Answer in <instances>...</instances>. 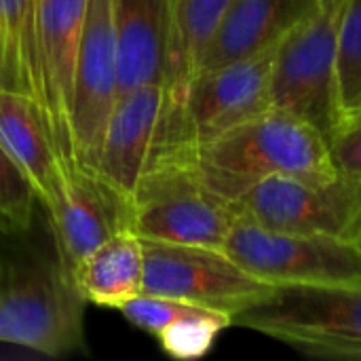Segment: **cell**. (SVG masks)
I'll return each mask as SVG.
<instances>
[{
    "label": "cell",
    "mask_w": 361,
    "mask_h": 361,
    "mask_svg": "<svg viewBox=\"0 0 361 361\" xmlns=\"http://www.w3.org/2000/svg\"><path fill=\"white\" fill-rule=\"evenodd\" d=\"M336 78L343 116L361 110V0H343L338 8Z\"/></svg>",
    "instance_id": "21"
},
{
    "label": "cell",
    "mask_w": 361,
    "mask_h": 361,
    "mask_svg": "<svg viewBox=\"0 0 361 361\" xmlns=\"http://www.w3.org/2000/svg\"><path fill=\"white\" fill-rule=\"evenodd\" d=\"M85 11L87 0H36L40 114L55 154L74 163L72 104Z\"/></svg>",
    "instance_id": "10"
},
{
    "label": "cell",
    "mask_w": 361,
    "mask_h": 361,
    "mask_svg": "<svg viewBox=\"0 0 361 361\" xmlns=\"http://www.w3.org/2000/svg\"><path fill=\"white\" fill-rule=\"evenodd\" d=\"M38 197L19 167L0 148V233L25 235L34 220Z\"/></svg>",
    "instance_id": "22"
},
{
    "label": "cell",
    "mask_w": 361,
    "mask_h": 361,
    "mask_svg": "<svg viewBox=\"0 0 361 361\" xmlns=\"http://www.w3.org/2000/svg\"><path fill=\"white\" fill-rule=\"evenodd\" d=\"M222 250L273 286H361V245L355 239L269 231L235 214Z\"/></svg>",
    "instance_id": "6"
},
{
    "label": "cell",
    "mask_w": 361,
    "mask_h": 361,
    "mask_svg": "<svg viewBox=\"0 0 361 361\" xmlns=\"http://www.w3.org/2000/svg\"><path fill=\"white\" fill-rule=\"evenodd\" d=\"M44 212L51 222L57 260L68 273L108 237L129 228V205L93 169L74 161L59 159Z\"/></svg>",
    "instance_id": "12"
},
{
    "label": "cell",
    "mask_w": 361,
    "mask_h": 361,
    "mask_svg": "<svg viewBox=\"0 0 361 361\" xmlns=\"http://www.w3.org/2000/svg\"><path fill=\"white\" fill-rule=\"evenodd\" d=\"M328 148L338 173L361 180V110L341 118L328 140Z\"/></svg>",
    "instance_id": "23"
},
{
    "label": "cell",
    "mask_w": 361,
    "mask_h": 361,
    "mask_svg": "<svg viewBox=\"0 0 361 361\" xmlns=\"http://www.w3.org/2000/svg\"><path fill=\"white\" fill-rule=\"evenodd\" d=\"M118 93L165 82L167 17L163 0H114Z\"/></svg>",
    "instance_id": "15"
},
{
    "label": "cell",
    "mask_w": 361,
    "mask_h": 361,
    "mask_svg": "<svg viewBox=\"0 0 361 361\" xmlns=\"http://www.w3.org/2000/svg\"><path fill=\"white\" fill-rule=\"evenodd\" d=\"M171 4H173V0H163V6H165V17H167V13H169Z\"/></svg>",
    "instance_id": "25"
},
{
    "label": "cell",
    "mask_w": 361,
    "mask_h": 361,
    "mask_svg": "<svg viewBox=\"0 0 361 361\" xmlns=\"http://www.w3.org/2000/svg\"><path fill=\"white\" fill-rule=\"evenodd\" d=\"M169 89L165 82L118 93L89 169L127 205L159 150Z\"/></svg>",
    "instance_id": "11"
},
{
    "label": "cell",
    "mask_w": 361,
    "mask_h": 361,
    "mask_svg": "<svg viewBox=\"0 0 361 361\" xmlns=\"http://www.w3.org/2000/svg\"><path fill=\"white\" fill-rule=\"evenodd\" d=\"M233 0H173L167 13L169 93H178L197 74L201 57Z\"/></svg>",
    "instance_id": "18"
},
{
    "label": "cell",
    "mask_w": 361,
    "mask_h": 361,
    "mask_svg": "<svg viewBox=\"0 0 361 361\" xmlns=\"http://www.w3.org/2000/svg\"><path fill=\"white\" fill-rule=\"evenodd\" d=\"M233 326L332 360H361V286H275Z\"/></svg>",
    "instance_id": "5"
},
{
    "label": "cell",
    "mask_w": 361,
    "mask_h": 361,
    "mask_svg": "<svg viewBox=\"0 0 361 361\" xmlns=\"http://www.w3.org/2000/svg\"><path fill=\"white\" fill-rule=\"evenodd\" d=\"M319 8V0H233L197 72L214 70L277 47L300 21Z\"/></svg>",
    "instance_id": "14"
},
{
    "label": "cell",
    "mask_w": 361,
    "mask_h": 361,
    "mask_svg": "<svg viewBox=\"0 0 361 361\" xmlns=\"http://www.w3.org/2000/svg\"><path fill=\"white\" fill-rule=\"evenodd\" d=\"M235 207L201 180L190 154H159L129 203V228L142 241L222 250Z\"/></svg>",
    "instance_id": "2"
},
{
    "label": "cell",
    "mask_w": 361,
    "mask_h": 361,
    "mask_svg": "<svg viewBox=\"0 0 361 361\" xmlns=\"http://www.w3.org/2000/svg\"><path fill=\"white\" fill-rule=\"evenodd\" d=\"M231 326H233L231 315L199 305H190L154 338L159 341L161 349L169 357L192 361L205 357L216 345L218 336Z\"/></svg>",
    "instance_id": "20"
},
{
    "label": "cell",
    "mask_w": 361,
    "mask_h": 361,
    "mask_svg": "<svg viewBox=\"0 0 361 361\" xmlns=\"http://www.w3.org/2000/svg\"><path fill=\"white\" fill-rule=\"evenodd\" d=\"M0 148L27 178L44 207L55 186L59 157L32 97L0 89Z\"/></svg>",
    "instance_id": "17"
},
{
    "label": "cell",
    "mask_w": 361,
    "mask_h": 361,
    "mask_svg": "<svg viewBox=\"0 0 361 361\" xmlns=\"http://www.w3.org/2000/svg\"><path fill=\"white\" fill-rule=\"evenodd\" d=\"M85 305L72 275L57 262H2L0 343L63 357L85 343Z\"/></svg>",
    "instance_id": "4"
},
{
    "label": "cell",
    "mask_w": 361,
    "mask_h": 361,
    "mask_svg": "<svg viewBox=\"0 0 361 361\" xmlns=\"http://www.w3.org/2000/svg\"><path fill=\"white\" fill-rule=\"evenodd\" d=\"M0 89L32 97L40 110L36 0H0Z\"/></svg>",
    "instance_id": "19"
},
{
    "label": "cell",
    "mask_w": 361,
    "mask_h": 361,
    "mask_svg": "<svg viewBox=\"0 0 361 361\" xmlns=\"http://www.w3.org/2000/svg\"><path fill=\"white\" fill-rule=\"evenodd\" d=\"M224 250L144 241V294L165 296L231 317L273 292Z\"/></svg>",
    "instance_id": "9"
},
{
    "label": "cell",
    "mask_w": 361,
    "mask_h": 361,
    "mask_svg": "<svg viewBox=\"0 0 361 361\" xmlns=\"http://www.w3.org/2000/svg\"><path fill=\"white\" fill-rule=\"evenodd\" d=\"M116 97L118 53L114 0H87L72 104L74 150L76 161L85 167L93 161Z\"/></svg>",
    "instance_id": "13"
},
{
    "label": "cell",
    "mask_w": 361,
    "mask_h": 361,
    "mask_svg": "<svg viewBox=\"0 0 361 361\" xmlns=\"http://www.w3.org/2000/svg\"><path fill=\"white\" fill-rule=\"evenodd\" d=\"M319 4L324 8H338L343 4V0H319Z\"/></svg>",
    "instance_id": "24"
},
{
    "label": "cell",
    "mask_w": 361,
    "mask_h": 361,
    "mask_svg": "<svg viewBox=\"0 0 361 361\" xmlns=\"http://www.w3.org/2000/svg\"><path fill=\"white\" fill-rule=\"evenodd\" d=\"M70 275L87 302L118 311L144 292V241L123 228L89 252Z\"/></svg>",
    "instance_id": "16"
},
{
    "label": "cell",
    "mask_w": 361,
    "mask_h": 361,
    "mask_svg": "<svg viewBox=\"0 0 361 361\" xmlns=\"http://www.w3.org/2000/svg\"><path fill=\"white\" fill-rule=\"evenodd\" d=\"M192 163L207 188L228 203L267 178L338 173L326 137L309 123L271 106L195 150Z\"/></svg>",
    "instance_id": "1"
},
{
    "label": "cell",
    "mask_w": 361,
    "mask_h": 361,
    "mask_svg": "<svg viewBox=\"0 0 361 361\" xmlns=\"http://www.w3.org/2000/svg\"><path fill=\"white\" fill-rule=\"evenodd\" d=\"M338 8L322 6L277 44L269 87L271 108L309 123L326 142L343 118L336 78Z\"/></svg>",
    "instance_id": "7"
},
{
    "label": "cell",
    "mask_w": 361,
    "mask_h": 361,
    "mask_svg": "<svg viewBox=\"0 0 361 361\" xmlns=\"http://www.w3.org/2000/svg\"><path fill=\"white\" fill-rule=\"evenodd\" d=\"M0 269H2V260H0Z\"/></svg>",
    "instance_id": "27"
},
{
    "label": "cell",
    "mask_w": 361,
    "mask_h": 361,
    "mask_svg": "<svg viewBox=\"0 0 361 361\" xmlns=\"http://www.w3.org/2000/svg\"><path fill=\"white\" fill-rule=\"evenodd\" d=\"M357 243L361 245V228H360V235H357Z\"/></svg>",
    "instance_id": "26"
},
{
    "label": "cell",
    "mask_w": 361,
    "mask_h": 361,
    "mask_svg": "<svg viewBox=\"0 0 361 361\" xmlns=\"http://www.w3.org/2000/svg\"><path fill=\"white\" fill-rule=\"evenodd\" d=\"M275 49L197 72L182 91L169 93L163 137L154 157H192L207 142L267 110L271 106L269 87Z\"/></svg>",
    "instance_id": "3"
},
{
    "label": "cell",
    "mask_w": 361,
    "mask_h": 361,
    "mask_svg": "<svg viewBox=\"0 0 361 361\" xmlns=\"http://www.w3.org/2000/svg\"><path fill=\"white\" fill-rule=\"evenodd\" d=\"M235 214L262 228L296 235L355 239L361 228V180L275 176L254 184L235 203Z\"/></svg>",
    "instance_id": "8"
}]
</instances>
